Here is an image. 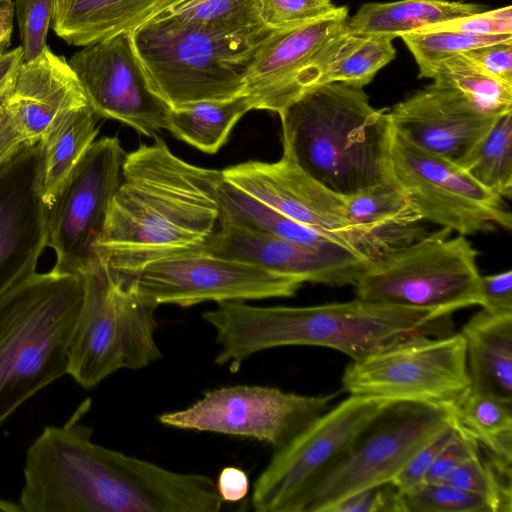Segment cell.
I'll return each instance as SVG.
<instances>
[{"label":"cell","mask_w":512,"mask_h":512,"mask_svg":"<svg viewBox=\"0 0 512 512\" xmlns=\"http://www.w3.org/2000/svg\"><path fill=\"white\" fill-rule=\"evenodd\" d=\"M87 400L62 426H46L26 453L25 512H218L207 475L182 473L92 441Z\"/></svg>","instance_id":"cell-1"},{"label":"cell","mask_w":512,"mask_h":512,"mask_svg":"<svg viewBox=\"0 0 512 512\" xmlns=\"http://www.w3.org/2000/svg\"><path fill=\"white\" fill-rule=\"evenodd\" d=\"M126 153L94 251L130 276L146 264L196 251L219 220L222 171L190 164L154 136Z\"/></svg>","instance_id":"cell-2"},{"label":"cell","mask_w":512,"mask_h":512,"mask_svg":"<svg viewBox=\"0 0 512 512\" xmlns=\"http://www.w3.org/2000/svg\"><path fill=\"white\" fill-rule=\"evenodd\" d=\"M203 319L216 332L215 363L236 369L252 355L282 346L327 347L357 361L412 336L453 333L451 314L358 298L304 307L225 301Z\"/></svg>","instance_id":"cell-3"},{"label":"cell","mask_w":512,"mask_h":512,"mask_svg":"<svg viewBox=\"0 0 512 512\" xmlns=\"http://www.w3.org/2000/svg\"><path fill=\"white\" fill-rule=\"evenodd\" d=\"M278 115L283 150L330 191L350 196L393 182L389 110L373 107L362 87L319 85Z\"/></svg>","instance_id":"cell-4"},{"label":"cell","mask_w":512,"mask_h":512,"mask_svg":"<svg viewBox=\"0 0 512 512\" xmlns=\"http://www.w3.org/2000/svg\"><path fill=\"white\" fill-rule=\"evenodd\" d=\"M82 293L79 274L53 267L31 274L0 298V427L67 375Z\"/></svg>","instance_id":"cell-5"},{"label":"cell","mask_w":512,"mask_h":512,"mask_svg":"<svg viewBox=\"0 0 512 512\" xmlns=\"http://www.w3.org/2000/svg\"><path fill=\"white\" fill-rule=\"evenodd\" d=\"M78 274L83 293L67 375L91 389L119 370H138L158 361L157 308L138 296L128 277L98 257Z\"/></svg>","instance_id":"cell-6"},{"label":"cell","mask_w":512,"mask_h":512,"mask_svg":"<svg viewBox=\"0 0 512 512\" xmlns=\"http://www.w3.org/2000/svg\"><path fill=\"white\" fill-rule=\"evenodd\" d=\"M130 34L151 90L170 108L242 95L246 66L260 45L169 18H150Z\"/></svg>","instance_id":"cell-7"},{"label":"cell","mask_w":512,"mask_h":512,"mask_svg":"<svg viewBox=\"0 0 512 512\" xmlns=\"http://www.w3.org/2000/svg\"><path fill=\"white\" fill-rule=\"evenodd\" d=\"M450 232L443 228L373 261L354 285L356 298L442 314L480 305L477 251Z\"/></svg>","instance_id":"cell-8"},{"label":"cell","mask_w":512,"mask_h":512,"mask_svg":"<svg viewBox=\"0 0 512 512\" xmlns=\"http://www.w3.org/2000/svg\"><path fill=\"white\" fill-rule=\"evenodd\" d=\"M342 385L350 395L450 409L470 390L464 337L403 339L352 361Z\"/></svg>","instance_id":"cell-9"},{"label":"cell","mask_w":512,"mask_h":512,"mask_svg":"<svg viewBox=\"0 0 512 512\" xmlns=\"http://www.w3.org/2000/svg\"><path fill=\"white\" fill-rule=\"evenodd\" d=\"M451 420L450 410L443 407L388 403L308 494L301 512H330L342 499L390 482Z\"/></svg>","instance_id":"cell-10"},{"label":"cell","mask_w":512,"mask_h":512,"mask_svg":"<svg viewBox=\"0 0 512 512\" xmlns=\"http://www.w3.org/2000/svg\"><path fill=\"white\" fill-rule=\"evenodd\" d=\"M389 401L350 395L274 453L253 485L258 512H301L308 494Z\"/></svg>","instance_id":"cell-11"},{"label":"cell","mask_w":512,"mask_h":512,"mask_svg":"<svg viewBox=\"0 0 512 512\" xmlns=\"http://www.w3.org/2000/svg\"><path fill=\"white\" fill-rule=\"evenodd\" d=\"M223 179L289 219L375 261L397 247L394 237L352 224L346 197L325 188L283 150L279 160H250L222 170Z\"/></svg>","instance_id":"cell-12"},{"label":"cell","mask_w":512,"mask_h":512,"mask_svg":"<svg viewBox=\"0 0 512 512\" xmlns=\"http://www.w3.org/2000/svg\"><path fill=\"white\" fill-rule=\"evenodd\" d=\"M390 169L393 181L422 220L463 236L512 226L504 198L483 187L461 166L422 151L395 134Z\"/></svg>","instance_id":"cell-13"},{"label":"cell","mask_w":512,"mask_h":512,"mask_svg":"<svg viewBox=\"0 0 512 512\" xmlns=\"http://www.w3.org/2000/svg\"><path fill=\"white\" fill-rule=\"evenodd\" d=\"M335 396L299 395L260 385L223 386L158 420L177 429L253 438L277 450L327 411Z\"/></svg>","instance_id":"cell-14"},{"label":"cell","mask_w":512,"mask_h":512,"mask_svg":"<svg viewBox=\"0 0 512 512\" xmlns=\"http://www.w3.org/2000/svg\"><path fill=\"white\" fill-rule=\"evenodd\" d=\"M126 277L138 296L156 308L286 298L303 284L250 263L199 252L152 261Z\"/></svg>","instance_id":"cell-15"},{"label":"cell","mask_w":512,"mask_h":512,"mask_svg":"<svg viewBox=\"0 0 512 512\" xmlns=\"http://www.w3.org/2000/svg\"><path fill=\"white\" fill-rule=\"evenodd\" d=\"M126 153L116 136L95 140L71 171L47 216L54 268L79 273L97 256L95 243L121 178Z\"/></svg>","instance_id":"cell-16"},{"label":"cell","mask_w":512,"mask_h":512,"mask_svg":"<svg viewBox=\"0 0 512 512\" xmlns=\"http://www.w3.org/2000/svg\"><path fill=\"white\" fill-rule=\"evenodd\" d=\"M68 63L99 118L147 137L166 129L170 107L151 90L130 32L85 46Z\"/></svg>","instance_id":"cell-17"},{"label":"cell","mask_w":512,"mask_h":512,"mask_svg":"<svg viewBox=\"0 0 512 512\" xmlns=\"http://www.w3.org/2000/svg\"><path fill=\"white\" fill-rule=\"evenodd\" d=\"M346 6L309 23L270 33L245 70L243 94L253 109L281 113L315 87V63L324 47L347 30Z\"/></svg>","instance_id":"cell-18"},{"label":"cell","mask_w":512,"mask_h":512,"mask_svg":"<svg viewBox=\"0 0 512 512\" xmlns=\"http://www.w3.org/2000/svg\"><path fill=\"white\" fill-rule=\"evenodd\" d=\"M218 225L195 252L250 263L303 283L355 285L372 263L338 243L303 244L225 221Z\"/></svg>","instance_id":"cell-19"},{"label":"cell","mask_w":512,"mask_h":512,"mask_svg":"<svg viewBox=\"0 0 512 512\" xmlns=\"http://www.w3.org/2000/svg\"><path fill=\"white\" fill-rule=\"evenodd\" d=\"M39 163L40 141L26 143L0 165V298L36 272L47 247Z\"/></svg>","instance_id":"cell-20"},{"label":"cell","mask_w":512,"mask_h":512,"mask_svg":"<svg viewBox=\"0 0 512 512\" xmlns=\"http://www.w3.org/2000/svg\"><path fill=\"white\" fill-rule=\"evenodd\" d=\"M389 116L399 138L459 166L499 117L434 81L394 105Z\"/></svg>","instance_id":"cell-21"},{"label":"cell","mask_w":512,"mask_h":512,"mask_svg":"<svg viewBox=\"0 0 512 512\" xmlns=\"http://www.w3.org/2000/svg\"><path fill=\"white\" fill-rule=\"evenodd\" d=\"M27 143H37L62 113L88 105L68 61L48 47L20 65L0 100Z\"/></svg>","instance_id":"cell-22"},{"label":"cell","mask_w":512,"mask_h":512,"mask_svg":"<svg viewBox=\"0 0 512 512\" xmlns=\"http://www.w3.org/2000/svg\"><path fill=\"white\" fill-rule=\"evenodd\" d=\"M470 390L512 404V311L482 308L463 326Z\"/></svg>","instance_id":"cell-23"},{"label":"cell","mask_w":512,"mask_h":512,"mask_svg":"<svg viewBox=\"0 0 512 512\" xmlns=\"http://www.w3.org/2000/svg\"><path fill=\"white\" fill-rule=\"evenodd\" d=\"M165 0H56L52 29L66 43L85 47L131 32Z\"/></svg>","instance_id":"cell-24"},{"label":"cell","mask_w":512,"mask_h":512,"mask_svg":"<svg viewBox=\"0 0 512 512\" xmlns=\"http://www.w3.org/2000/svg\"><path fill=\"white\" fill-rule=\"evenodd\" d=\"M98 118L89 105L66 111L51 123L40 140L39 192L48 208L96 140Z\"/></svg>","instance_id":"cell-25"},{"label":"cell","mask_w":512,"mask_h":512,"mask_svg":"<svg viewBox=\"0 0 512 512\" xmlns=\"http://www.w3.org/2000/svg\"><path fill=\"white\" fill-rule=\"evenodd\" d=\"M485 10L476 3L451 0H399L365 3L349 17L352 34L400 37Z\"/></svg>","instance_id":"cell-26"},{"label":"cell","mask_w":512,"mask_h":512,"mask_svg":"<svg viewBox=\"0 0 512 512\" xmlns=\"http://www.w3.org/2000/svg\"><path fill=\"white\" fill-rule=\"evenodd\" d=\"M151 18H169L214 36L259 45L274 30L260 15L258 0H165Z\"/></svg>","instance_id":"cell-27"},{"label":"cell","mask_w":512,"mask_h":512,"mask_svg":"<svg viewBox=\"0 0 512 512\" xmlns=\"http://www.w3.org/2000/svg\"><path fill=\"white\" fill-rule=\"evenodd\" d=\"M392 41L388 36L359 35L346 30L332 39L318 56L315 87L339 82L363 88L395 58Z\"/></svg>","instance_id":"cell-28"},{"label":"cell","mask_w":512,"mask_h":512,"mask_svg":"<svg viewBox=\"0 0 512 512\" xmlns=\"http://www.w3.org/2000/svg\"><path fill=\"white\" fill-rule=\"evenodd\" d=\"M250 110H253L251 100L244 94L229 100L202 101L170 108L166 130L194 148L214 154Z\"/></svg>","instance_id":"cell-29"},{"label":"cell","mask_w":512,"mask_h":512,"mask_svg":"<svg viewBox=\"0 0 512 512\" xmlns=\"http://www.w3.org/2000/svg\"><path fill=\"white\" fill-rule=\"evenodd\" d=\"M218 221L303 244L337 243L329 236L289 219L224 179L219 186Z\"/></svg>","instance_id":"cell-30"},{"label":"cell","mask_w":512,"mask_h":512,"mask_svg":"<svg viewBox=\"0 0 512 512\" xmlns=\"http://www.w3.org/2000/svg\"><path fill=\"white\" fill-rule=\"evenodd\" d=\"M449 410L458 428L483 450L512 462V404L469 390Z\"/></svg>","instance_id":"cell-31"},{"label":"cell","mask_w":512,"mask_h":512,"mask_svg":"<svg viewBox=\"0 0 512 512\" xmlns=\"http://www.w3.org/2000/svg\"><path fill=\"white\" fill-rule=\"evenodd\" d=\"M345 197L352 224L370 233L394 237V231L422 221L409 197L394 181Z\"/></svg>","instance_id":"cell-32"},{"label":"cell","mask_w":512,"mask_h":512,"mask_svg":"<svg viewBox=\"0 0 512 512\" xmlns=\"http://www.w3.org/2000/svg\"><path fill=\"white\" fill-rule=\"evenodd\" d=\"M428 78L455 89L487 114L501 116L512 111V85L489 74L463 54L439 63Z\"/></svg>","instance_id":"cell-33"},{"label":"cell","mask_w":512,"mask_h":512,"mask_svg":"<svg viewBox=\"0 0 512 512\" xmlns=\"http://www.w3.org/2000/svg\"><path fill=\"white\" fill-rule=\"evenodd\" d=\"M461 167L502 198L512 195V111L499 116Z\"/></svg>","instance_id":"cell-34"},{"label":"cell","mask_w":512,"mask_h":512,"mask_svg":"<svg viewBox=\"0 0 512 512\" xmlns=\"http://www.w3.org/2000/svg\"><path fill=\"white\" fill-rule=\"evenodd\" d=\"M511 464L479 446L478 453L453 471L445 483L482 495L494 512H511Z\"/></svg>","instance_id":"cell-35"},{"label":"cell","mask_w":512,"mask_h":512,"mask_svg":"<svg viewBox=\"0 0 512 512\" xmlns=\"http://www.w3.org/2000/svg\"><path fill=\"white\" fill-rule=\"evenodd\" d=\"M400 37L418 65L419 78H428L439 63L468 50L512 41V34L473 36L452 31H415Z\"/></svg>","instance_id":"cell-36"},{"label":"cell","mask_w":512,"mask_h":512,"mask_svg":"<svg viewBox=\"0 0 512 512\" xmlns=\"http://www.w3.org/2000/svg\"><path fill=\"white\" fill-rule=\"evenodd\" d=\"M402 512H494L480 494L448 483H422L400 493Z\"/></svg>","instance_id":"cell-37"},{"label":"cell","mask_w":512,"mask_h":512,"mask_svg":"<svg viewBox=\"0 0 512 512\" xmlns=\"http://www.w3.org/2000/svg\"><path fill=\"white\" fill-rule=\"evenodd\" d=\"M56 0H15L24 62L39 57L47 48Z\"/></svg>","instance_id":"cell-38"},{"label":"cell","mask_w":512,"mask_h":512,"mask_svg":"<svg viewBox=\"0 0 512 512\" xmlns=\"http://www.w3.org/2000/svg\"><path fill=\"white\" fill-rule=\"evenodd\" d=\"M261 18L271 30H284L317 20L337 6L331 0H258Z\"/></svg>","instance_id":"cell-39"},{"label":"cell","mask_w":512,"mask_h":512,"mask_svg":"<svg viewBox=\"0 0 512 512\" xmlns=\"http://www.w3.org/2000/svg\"><path fill=\"white\" fill-rule=\"evenodd\" d=\"M458 427L451 422L434 438L420 448L401 471L391 480L400 493L411 490L422 484L431 466L443 449L454 439Z\"/></svg>","instance_id":"cell-40"},{"label":"cell","mask_w":512,"mask_h":512,"mask_svg":"<svg viewBox=\"0 0 512 512\" xmlns=\"http://www.w3.org/2000/svg\"><path fill=\"white\" fill-rule=\"evenodd\" d=\"M419 31H452L473 36L512 34L511 5L446 21Z\"/></svg>","instance_id":"cell-41"},{"label":"cell","mask_w":512,"mask_h":512,"mask_svg":"<svg viewBox=\"0 0 512 512\" xmlns=\"http://www.w3.org/2000/svg\"><path fill=\"white\" fill-rule=\"evenodd\" d=\"M330 512H402L400 492L391 481L385 482L342 499Z\"/></svg>","instance_id":"cell-42"},{"label":"cell","mask_w":512,"mask_h":512,"mask_svg":"<svg viewBox=\"0 0 512 512\" xmlns=\"http://www.w3.org/2000/svg\"><path fill=\"white\" fill-rule=\"evenodd\" d=\"M478 451L477 441L458 428L457 435L437 457L423 483H445L453 471L475 456Z\"/></svg>","instance_id":"cell-43"},{"label":"cell","mask_w":512,"mask_h":512,"mask_svg":"<svg viewBox=\"0 0 512 512\" xmlns=\"http://www.w3.org/2000/svg\"><path fill=\"white\" fill-rule=\"evenodd\" d=\"M461 54L489 74L512 85V41L484 45Z\"/></svg>","instance_id":"cell-44"},{"label":"cell","mask_w":512,"mask_h":512,"mask_svg":"<svg viewBox=\"0 0 512 512\" xmlns=\"http://www.w3.org/2000/svg\"><path fill=\"white\" fill-rule=\"evenodd\" d=\"M480 306L495 312L512 311V271L481 276Z\"/></svg>","instance_id":"cell-45"},{"label":"cell","mask_w":512,"mask_h":512,"mask_svg":"<svg viewBox=\"0 0 512 512\" xmlns=\"http://www.w3.org/2000/svg\"><path fill=\"white\" fill-rule=\"evenodd\" d=\"M216 487L223 502H237L247 495L249 478L242 469L227 466L220 471Z\"/></svg>","instance_id":"cell-46"},{"label":"cell","mask_w":512,"mask_h":512,"mask_svg":"<svg viewBox=\"0 0 512 512\" xmlns=\"http://www.w3.org/2000/svg\"><path fill=\"white\" fill-rule=\"evenodd\" d=\"M27 142L0 101V165Z\"/></svg>","instance_id":"cell-47"},{"label":"cell","mask_w":512,"mask_h":512,"mask_svg":"<svg viewBox=\"0 0 512 512\" xmlns=\"http://www.w3.org/2000/svg\"><path fill=\"white\" fill-rule=\"evenodd\" d=\"M23 61L21 46L0 54V100L10 88L17 70Z\"/></svg>","instance_id":"cell-48"},{"label":"cell","mask_w":512,"mask_h":512,"mask_svg":"<svg viewBox=\"0 0 512 512\" xmlns=\"http://www.w3.org/2000/svg\"><path fill=\"white\" fill-rule=\"evenodd\" d=\"M2 511L15 512V511H22V509H21L19 503L16 504L14 502L7 501V500L0 498V512H2Z\"/></svg>","instance_id":"cell-49"}]
</instances>
